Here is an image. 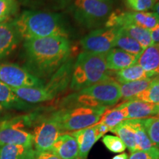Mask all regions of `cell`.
Masks as SVG:
<instances>
[{"mask_svg":"<svg viewBox=\"0 0 159 159\" xmlns=\"http://www.w3.org/2000/svg\"><path fill=\"white\" fill-rule=\"evenodd\" d=\"M114 76L116 81L119 84H123V83L133 82V81L139 80L156 77L145 71L136 63L122 70L115 71Z\"/></svg>","mask_w":159,"mask_h":159,"instance_id":"21","label":"cell"},{"mask_svg":"<svg viewBox=\"0 0 159 159\" xmlns=\"http://www.w3.org/2000/svg\"><path fill=\"white\" fill-rule=\"evenodd\" d=\"M73 67L74 63L72 60H67L66 62L51 77L47 84L43 85L44 89L53 97H56L59 93L64 90L71 82Z\"/></svg>","mask_w":159,"mask_h":159,"instance_id":"13","label":"cell"},{"mask_svg":"<svg viewBox=\"0 0 159 159\" xmlns=\"http://www.w3.org/2000/svg\"><path fill=\"white\" fill-rule=\"evenodd\" d=\"M150 31L153 44H159V23Z\"/></svg>","mask_w":159,"mask_h":159,"instance_id":"36","label":"cell"},{"mask_svg":"<svg viewBox=\"0 0 159 159\" xmlns=\"http://www.w3.org/2000/svg\"><path fill=\"white\" fill-rule=\"evenodd\" d=\"M94 126L95 128V130H96L97 137H98L99 139H100L102 136H104V135L106 134L108 131H110V130H109V128H108V127H107L106 125L102 124V123L97 122V124H95L94 125Z\"/></svg>","mask_w":159,"mask_h":159,"instance_id":"34","label":"cell"},{"mask_svg":"<svg viewBox=\"0 0 159 159\" xmlns=\"http://www.w3.org/2000/svg\"><path fill=\"white\" fill-rule=\"evenodd\" d=\"M142 121L152 145L159 148V117H150Z\"/></svg>","mask_w":159,"mask_h":159,"instance_id":"29","label":"cell"},{"mask_svg":"<svg viewBox=\"0 0 159 159\" xmlns=\"http://www.w3.org/2000/svg\"><path fill=\"white\" fill-rule=\"evenodd\" d=\"M37 153L33 148L0 144V159H35Z\"/></svg>","mask_w":159,"mask_h":159,"instance_id":"20","label":"cell"},{"mask_svg":"<svg viewBox=\"0 0 159 159\" xmlns=\"http://www.w3.org/2000/svg\"><path fill=\"white\" fill-rule=\"evenodd\" d=\"M105 1H110V0H105Z\"/></svg>","mask_w":159,"mask_h":159,"instance_id":"41","label":"cell"},{"mask_svg":"<svg viewBox=\"0 0 159 159\" xmlns=\"http://www.w3.org/2000/svg\"><path fill=\"white\" fill-rule=\"evenodd\" d=\"M24 49L26 69L42 80L51 77L66 62L71 45L67 37L51 36L26 40Z\"/></svg>","mask_w":159,"mask_h":159,"instance_id":"1","label":"cell"},{"mask_svg":"<svg viewBox=\"0 0 159 159\" xmlns=\"http://www.w3.org/2000/svg\"><path fill=\"white\" fill-rule=\"evenodd\" d=\"M125 33L132 37L140 43L144 48L153 44L151 38L150 31L143 27L134 25H127L120 27Z\"/></svg>","mask_w":159,"mask_h":159,"instance_id":"26","label":"cell"},{"mask_svg":"<svg viewBox=\"0 0 159 159\" xmlns=\"http://www.w3.org/2000/svg\"><path fill=\"white\" fill-rule=\"evenodd\" d=\"M31 122L32 118L27 116L0 122V144L33 148V134L27 128Z\"/></svg>","mask_w":159,"mask_h":159,"instance_id":"7","label":"cell"},{"mask_svg":"<svg viewBox=\"0 0 159 159\" xmlns=\"http://www.w3.org/2000/svg\"><path fill=\"white\" fill-rule=\"evenodd\" d=\"M105 106H78L57 111L60 125L63 134L82 130L93 126L100 120L108 110Z\"/></svg>","mask_w":159,"mask_h":159,"instance_id":"5","label":"cell"},{"mask_svg":"<svg viewBox=\"0 0 159 159\" xmlns=\"http://www.w3.org/2000/svg\"><path fill=\"white\" fill-rule=\"evenodd\" d=\"M111 3L105 0H75L74 16L77 21L89 28L106 22L111 14Z\"/></svg>","mask_w":159,"mask_h":159,"instance_id":"6","label":"cell"},{"mask_svg":"<svg viewBox=\"0 0 159 159\" xmlns=\"http://www.w3.org/2000/svg\"><path fill=\"white\" fill-rule=\"evenodd\" d=\"M28 103L24 102L16 95L10 87L0 82V111L7 109H24Z\"/></svg>","mask_w":159,"mask_h":159,"instance_id":"22","label":"cell"},{"mask_svg":"<svg viewBox=\"0 0 159 159\" xmlns=\"http://www.w3.org/2000/svg\"><path fill=\"white\" fill-rule=\"evenodd\" d=\"M21 39L51 36L67 37V33L58 14L25 11L12 21Z\"/></svg>","mask_w":159,"mask_h":159,"instance_id":"2","label":"cell"},{"mask_svg":"<svg viewBox=\"0 0 159 159\" xmlns=\"http://www.w3.org/2000/svg\"><path fill=\"white\" fill-rule=\"evenodd\" d=\"M120 27H104L91 32L80 41L85 52L106 54L115 47Z\"/></svg>","mask_w":159,"mask_h":159,"instance_id":"10","label":"cell"},{"mask_svg":"<svg viewBox=\"0 0 159 159\" xmlns=\"http://www.w3.org/2000/svg\"><path fill=\"white\" fill-rule=\"evenodd\" d=\"M157 1H158V0H157Z\"/></svg>","mask_w":159,"mask_h":159,"instance_id":"42","label":"cell"},{"mask_svg":"<svg viewBox=\"0 0 159 159\" xmlns=\"http://www.w3.org/2000/svg\"><path fill=\"white\" fill-rule=\"evenodd\" d=\"M152 12L156 13L159 18V0L156 3V5L153 6V7L152 8Z\"/></svg>","mask_w":159,"mask_h":159,"instance_id":"38","label":"cell"},{"mask_svg":"<svg viewBox=\"0 0 159 159\" xmlns=\"http://www.w3.org/2000/svg\"><path fill=\"white\" fill-rule=\"evenodd\" d=\"M19 9L16 0H0V22L7 21Z\"/></svg>","mask_w":159,"mask_h":159,"instance_id":"30","label":"cell"},{"mask_svg":"<svg viewBox=\"0 0 159 159\" xmlns=\"http://www.w3.org/2000/svg\"><path fill=\"white\" fill-rule=\"evenodd\" d=\"M110 131L116 134V136L122 141L130 152H133L137 150L134 131L129 123L128 119L122 121Z\"/></svg>","mask_w":159,"mask_h":159,"instance_id":"23","label":"cell"},{"mask_svg":"<svg viewBox=\"0 0 159 159\" xmlns=\"http://www.w3.org/2000/svg\"><path fill=\"white\" fill-rule=\"evenodd\" d=\"M156 117H159V104L157 105V114Z\"/></svg>","mask_w":159,"mask_h":159,"instance_id":"39","label":"cell"},{"mask_svg":"<svg viewBox=\"0 0 159 159\" xmlns=\"http://www.w3.org/2000/svg\"><path fill=\"white\" fill-rule=\"evenodd\" d=\"M120 99L119 84L114 78H110L69 95L66 99L65 108L78 106L109 107L116 105Z\"/></svg>","mask_w":159,"mask_h":159,"instance_id":"4","label":"cell"},{"mask_svg":"<svg viewBox=\"0 0 159 159\" xmlns=\"http://www.w3.org/2000/svg\"><path fill=\"white\" fill-rule=\"evenodd\" d=\"M0 82L11 89L44 85L42 80L32 75L25 68L13 63H0Z\"/></svg>","mask_w":159,"mask_h":159,"instance_id":"9","label":"cell"},{"mask_svg":"<svg viewBox=\"0 0 159 159\" xmlns=\"http://www.w3.org/2000/svg\"><path fill=\"white\" fill-rule=\"evenodd\" d=\"M75 159H83V158H80V157H77V158H75Z\"/></svg>","mask_w":159,"mask_h":159,"instance_id":"40","label":"cell"},{"mask_svg":"<svg viewBox=\"0 0 159 159\" xmlns=\"http://www.w3.org/2000/svg\"><path fill=\"white\" fill-rule=\"evenodd\" d=\"M61 159H75L79 157V148L75 139L69 133L61 135L51 148Z\"/></svg>","mask_w":159,"mask_h":159,"instance_id":"14","label":"cell"},{"mask_svg":"<svg viewBox=\"0 0 159 159\" xmlns=\"http://www.w3.org/2000/svg\"><path fill=\"white\" fill-rule=\"evenodd\" d=\"M145 71L153 76H159V44L146 47L136 62Z\"/></svg>","mask_w":159,"mask_h":159,"instance_id":"17","label":"cell"},{"mask_svg":"<svg viewBox=\"0 0 159 159\" xmlns=\"http://www.w3.org/2000/svg\"><path fill=\"white\" fill-rule=\"evenodd\" d=\"M158 76L139 80L133 82L119 84L121 92V99L123 101H128L133 99L136 95L148 89L156 80Z\"/></svg>","mask_w":159,"mask_h":159,"instance_id":"19","label":"cell"},{"mask_svg":"<svg viewBox=\"0 0 159 159\" xmlns=\"http://www.w3.org/2000/svg\"><path fill=\"white\" fill-rule=\"evenodd\" d=\"M102 142L106 148L114 153L123 152L127 148L122 141L116 136L106 135L102 138Z\"/></svg>","mask_w":159,"mask_h":159,"instance_id":"31","label":"cell"},{"mask_svg":"<svg viewBox=\"0 0 159 159\" xmlns=\"http://www.w3.org/2000/svg\"><path fill=\"white\" fill-rule=\"evenodd\" d=\"M21 39L12 21L0 22V61L9 56L17 48Z\"/></svg>","mask_w":159,"mask_h":159,"instance_id":"12","label":"cell"},{"mask_svg":"<svg viewBox=\"0 0 159 159\" xmlns=\"http://www.w3.org/2000/svg\"><path fill=\"white\" fill-rule=\"evenodd\" d=\"M105 55L108 70L116 71L134 65L138 58V56L116 47L111 49Z\"/></svg>","mask_w":159,"mask_h":159,"instance_id":"15","label":"cell"},{"mask_svg":"<svg viewBox=\"0 0 159 159\" xmlns=\"http://www.w3.org/2000/svg\"><path fill=\"white\" fill-rule=\"evenodd\" d=\"M115 47L138 57L145 49L138 41L125 33L122 28L119 29L116 43H115Z\"/></svg>","mask_w":159,"mask_h":159,"instance_id":"25","label":"cell"},{"mask_svg":"<svg viewBox=\"0 0 159 159\" xmlns=\"http://www.w3.org/2000/svg\"><path fill=\"white\" fill-rule=\"evenodd\" d=\"M124 120H125L124 113L116 105L114 108L105 111L99 122L106 125L111 130Z\"/></svg>","mask_w":159,"mask_h":159,"instance_id":"27","label":"cell"},{"mask_svg":"<svg viewBox=\"0 0 159 159\" xmlns=\"http://www.w3.org/2000/svg\"><path fill=\"white\" fill-rule=\"evenodd\" d=\"M128 159H159V148L153 147L148 150H136L131 152Z\"/></svg>","mask_w":159,"mask_h":159,"instance_id":"33","label":"cell"},{"mask_svg":"<svg viewBox=\"0 0 159 159\" xmlns=\"http://www.w3.org/2000/svg\"><path fill=\"white\" fill-rule=\"evenodd\" d=\"M129 123L134 129L137 150H148L153 148L148 133L143 124L142 119H128Z\"/></svg>","mask_w":159,"mask_h":159,"instance_id":"24","label":"cell"},{"mask_svg":"<svg viewBox=\"0 0 159 159\" xmlns=\"http://www.w3.org/2000/svg\"><path fill=\"white\" fill-rule=\"evenodd\" d=\"M13 93L27 103H39L52 100L55 98L44 87H25L12 89Z\"/></svg>","mask_w":159,"mask_h":159,"instance_id":"18","label":"cell"},{"mask_svg":"<svg viewBox=\"0 0 159 159\" xmlns=\"http://www.w3.org/2000/svg\"><path fill=\"white\" fill-rule=\"evenodd\" d=\"M35 159H61L60 157L55 154L52 151L47 150L44 151V152H40V153L37 154L36 158Z\"/></svg>","mask_w":159,"mask_h":159,"instance_id":"35","label":"cell"},{"mask_svg":"<svg viewBox=\"0 0 159 159\" xmlns=\"http://www.w3.org/2000/svg\"><path fill=\"white\" fill-rule=\"evenodd\" d=\"M124 113L126 119H144L156 116L157 105L138 99L125 101L117 105Z\"/></svg>","mask_w":159,"mask_h":159,"instance_id":"11","label":"cell"},{"mask_svg":"<svg viewBox=\"0 0 159 159\" xmlns=\"http://www.w3.org/2000/svg\"><path fill=\"white\" fill-rule=\"evenodd\" d=\"M131 99H138L151 104H159V76L152 85L146 90Z\"/></svg>","mask_w":159,"mask_h":159,"instance_id":"28","label":"cell"},{"mask_svg":"<svg viewBox=\"0 0 159 159\" xmlns=\"http://www.w3.org/2000/svg\"><path fill=\"white\" fill-rule=\"evenodd\" d=\"M33 148L37 154L50 150L57 138L63 134L57 111L38 122L33 128Z\"/></svg>","mask_w":159,"mask_h":159,"instance_id":"8","label":"cell"},{"mask_svg":"<svg viewBox=\"0 0 159 159\" xmlns=\"http://www.w3.org/2000/svg\"><path fill=\"white\" fill-rule=\"evenodd\" d=\"M76 140L79 148V157L87 159L90 150L99 140L94 126L69 133Z\"/></svg>","mask_w":159,"mask_h":159,"instance_id":"16","label":"cell"},{"mask_svg":"<svg viewBox=\"0 0 159 159\" xmlns=\"http://www.w3.org/2000/svg\"><path fill=\"white\" fill-rule=\"evenodd\" d=\"M157 0H125V5L134 12H147L152 9Z\"/></svg>","mask_w":159,"mask_h":159,"instance_id":"32","label":"cell"},{"mask_svg":"<svg viewBox=\"0 0 159 159\" xmlns=\"http://www.w3.org/2000/svg\"><path fill=\"white\" fill-rule=\"evenodd\" d=\"M112 78L106 65L105 54L83 52L74 63L70 87L79 91L105 80Z\"/></svg>","mask_w":159,"mask_h":159,"instance_id":"3","label":"cell"},{"mask_svg":"<svg viewBox=\"0 0 159 159\" xmlns=\"http://www.w3.org/2000/svg\"><path fill=\"white\" fill-rule=\"evenodd\" d=\"M112 159H128V156L127 153L122 152V153L117 155V156H114Z\"/></svg>","mask_w":159,"mask_h":159,"instance_id":"37","label":"cell"}]
</instances>
